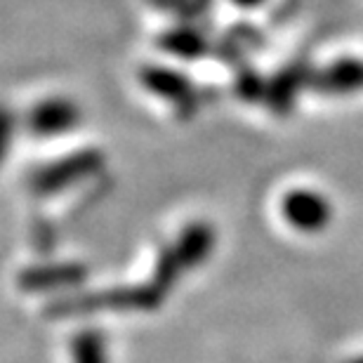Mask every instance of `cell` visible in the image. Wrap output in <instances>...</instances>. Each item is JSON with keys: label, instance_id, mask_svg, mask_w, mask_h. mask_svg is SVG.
Segmentation results:
<instances>
[{"label": "cell", "instance_id": "6da1fadb", "mask_svg": "<svg viewBox=\"0 0 363 363\" xmlns=\"http://www.w3.org/2000/svg\"><path fill=\"white\" fill-rule=\"evenodd\" d=\"M76 123H78V106L64 97L40 101V104L33 106L31 113H28V128L38 135L64 133V130L74 128Z\"/></svg>", "mask_w": 363, "mask_h": 363}, {"label": "cell", "instance_id": "7a4b0ae2", "mask_svg": "<svg viewBox=\"0 0 363 363\" xmlns=\"http://www.w3.org/2000/svg\"><path fill=\"white\" fill-rule=\"evenodd\" d=\"M142 83L144 88H149L151 92L161 94V97L170 99L177 108H194V90L189 78L165 67H149L142 71Z\"/></svg>", "mask_w": 363, "mask_h": 363}, {"label": "cell", "instance_id": "3957f363", "mask_svg": "<svg viewBox=\"0 0 363 363\" xmlns=\"http://www.w3.org/2000/svg\"><path fill=\"white\" fill-rule=\"evenodd\" d=\"M316 88L328 94H347L363 90V62L361 60H340L325 67L316 78Z\"/></svg>", "mask_w": 363, "mask_h": 363}, {"label": "cell", "instance_id": "277c9868", "mask_svg": "<svg viewBox=\"0 0 363 363\" xmlns=\"http://www.w3.org/2000/svg\"><path fill=\"white\" fill-rule=\"evenodd\" d=\"M94 165H99V154H92V151H85V154H78L74 158H67V161L52 165L43 172L40 184H50V186H60L64 182L74 179L78 172H90L94 170Z\"/></svg>", "mask_w": 363, "mask_h": 363}, {"label": "cell", "instance_id": "5b68a950", "mask_svg": "<svg viewBox=\"0 0 363 363\" xmlns=\"http://www.w3.org/2000/svg\"><path fill=\"white\" fill-rule=\"evenodd\" d=\"M286 210L297 224H302V227H316V224H321L325 220V213H328L325 203L318 199V196H311L309 191H300V194L290 196L286 203Z\"/></svg>", "mask_w": 363, "mask_h": 363}, {"label": "cell", "instance_id": "8992f818", "mask_svg": "<svg viewBox=\"0 0 363 363\" xmlns=\"http://www.w3.org/2000/svg\"><path fill=\"white\" fill-rule=\"evenodd\" d=\"M161 45L177 57H196V55H201L203 40L199 38V33L191 31V28H177V31H170L163 35Z\"/></svg>", "mask_w": 363, "mask_h": 363}, {"label": "cell", "instance_id": "52a82bcc", "mask_svg": "<svg viewBox=\"0 0 363 363\" xmlns=\"http://www.w3.org/2000/svg\"><path fill=\"white\" fill-rule=\"evenodd\" d=\"M12 130H14V116L5 104H0V163H3V158L7 154V147H10Z\"/></svg>", "mask_w": 363, "mask_h": 363}, {"label": "cell", "instance_id": "ba28073f", "mask_svg": "<svg viewBox=\"0 0 363 363\" xmlns=\"http://www.w3.org/2000/svg\"><path fill=\"white\" fill-rule=\"evenodd\" d=\"M234 3L241 7H255L257 3H262V0H234Z\"/></svg>", "mask_w": 363, "mask_h": 363}]
</instances>
